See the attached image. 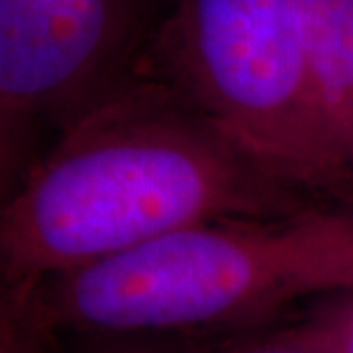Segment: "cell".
<instances>
[{
	"label": "cell",
	"mask_w": 353,
	"mask_h": 353,
	"mask_svg": "<svg viewBox=\"0 0 353 353\" xmlns=\"http://www.w3.org/2000/svg\"><path fill=\"white\" fill-rule=\"evenodd\" d=\"M216 353H322L314 345L306 343L301 338L292 336L289 330L283 328L265 336H253L224 345Z\"/></svg>",
	"instance_id": "ba28073f"
},
{
	"label": "cell",
	"mask_w": 353,
	"mask_h": 353,
	"mask_svg": "<svg viewBox=\"0 0 353 353\" xmlns=\"http://www.w3.org/2000/svg\"><path fill=\"white\" fill-rule=\"evenodd\" d=\"M287 330L318 352L353 353V289L312 301L310 308Z\"/></svg>",
	"instance_id": "8992f818"
},
{
	"label": "cell",
	"mask_w": 353,
	"mask_h": 353,
	"mask_svg": "<svg viewBox=\"0 0 353 353\" xmlns=\"http://www.w3.org/2000/svg\"><path fill=\"white\" fill-rule=\"evenodd\" d=\"M316 206L138 67L53 139L0 218L4 287L59 275L181 228Z\"/></svg>",
	"instance_id": "6da1fadb"
},
{
	"label": "cell",
	"mask_w": 353,
	"mask_h": 353,
	"mask_svg": "<svg viewBox=\"0 0 353 353\" xmlns=\"http://www.w3.org/2000/svg\"><path fill=\"white\" fill-rule=\"evenodd\" d=\"M136 67L279 181L353 199L312 85L296 0H173Z\"/></svg>",
	"instance_id": "3957f363"
},
{
	"label": "cell",
	"mask_w": 353,
	"mask_h": 353,
	"mask_svg": "<svg viewBox=\"0 0 353 353\" xmlns=\"http://www.w3.org/2000/svg\"><path fill=\"white\" fill-rule=\"evenodd\" d=\"M159 0H0V150L8 192L55 138L136 69Z\"/></svg>",
	"instance_id": "277c9868"
},
{
	"label": "cell",
	"mask_w": 353,
	"mask_h": 353,
	"mask_svg": "<svg viewBox=\"0 0 353 353\" xmlns=\"http://www.w3.org/2000/svg\"><path fill=\"white\" fill-rule=\"evenodd\" d=\"M83 345L75 353H185L181 347L155 336H110V338H81ZM50 353H71L57 350V336Z\"/></svg>",
	"instance_id": "52a82bcc"
},
{
	"label": "cell",
	"mask_w": 353,
	"mask_h": 353,
	"mask_svg": "<svg viewBox=\"0 0 353 353\" xmlns=\"http://www.w3.org/2000/svg\"><path fill=\"white\" fill-rule=\"evenodd\" d=\"M306 61L353 187V0H296Z\"/></svg>",
	"instance_id": "5b68a950"
},
{
	"label": "cell",
	"mask_w": 353,
	"mask_h": 353,
	"mask_svg": "<svg viewBox=\"0 0 353 353\" xmlns=\"http://www.w3.org/2000/svg\"><path fill=\"white\" fill-rule=\"evenodd\" d=\"M345 289L353 214L316 204L283 218L192 224L4 292L55 336L167 338L243 330Z\"/></svg>",
	"instance_id": "7a4b0ae2"
}]
</instances>
